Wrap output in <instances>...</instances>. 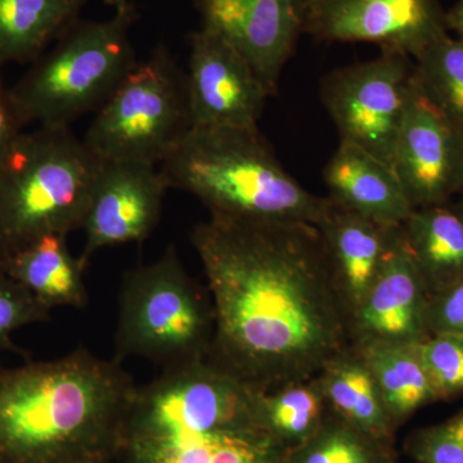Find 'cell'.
Here are the masks:
<instances>
[{
  "mask_svg": "<svg viewBox=\"0 0 463 463\" xmlns=\"http://www.w3.org/2000/svg\"><path fill=\"white\" fill-rule=\"evenodd\" d=\"M440 0H306L304 33L318 41L371 43L419 57L449 33Z\"/></svg>",
  "mask_w": 463,
  "mask_h": 463,
  "instance_id": "30bf717a",
  "label": "cell"
},
{
  "mask_svg": "<svg viewBox=\"0 0 463 463\" xmlns=\"http://www.w3.org/2000/svg\"><path fill=\"white\" fill-rule=\"evenodd\" d=\"M405 452L416 463H463V410L446 421L411 432Z\"/></svg>",
  "mask_w": 463,
  "mask_h": 463,
  "instance_id": "83f0119b",
  "label": "cell"
},
{
  "mask_svg": "<svg viewBox=\"0 0 463 463\" xmlns=\"http://www.w3.org/2000/svg\"><path fill=\"white\" fill-rule=\"evenodd\" d=\"M106 5H109L118 11V9L127 7L129 5L130 0H105Z\"/></svg>",
  "mask_w": 463,
  "mask_h": 463,
  "instance_id": "1f68e13d",
  "label": "cell"
},
{
  "mask_svg": "<svg viewBox=\"0 0 463 463\" xmlns=\"http://www.w3.org/2000/svg\"><path fill=\"white\" fill-rule=\"evenodd\" d=\"M24 128L25 125L18 115L11 90L3 83L2 70H0V157L18 134L24 132Z\"/></svg>",
  "mask_w": 463,
  "mask_h": 463,
  "instance_id": "f546056e",
  "label": "cell"
},
{
  "mask_svg": "<svg viewBox=\"0 0 463 463\" xmlns=\"http://www.w3.org/2000/svg\"><path fill=\"white\" fill-rule=\"evenodd\" d=\"M261 390L209 354L137 386L121 432V463H285L268 428Z\"/></svg>",
  "mask_w": 463,
  "mask_h": 463,
  "instance_id": "3957f363",
  "label": "cell"
},
{
  "mask_svg": "<svg viewBox=\"0 0 463 463\" xmlns=\"http://www.w3.org/2000/svg\"><path fill=\"white\" fill-rule=\"evenodd\" d=\"M392 463H397V461H395V462H392Z\"/></svg>",
  "mask_w": 463,
  "mask_h": 463,
  "instance_id": "836d02e7",
  "label": "cell"
},
{
  "mask_svg": "<svg viewBox=\"0 0 463 463\" xmlns=\"http://www.w3.org/2000/svg\"><path fill=\"white\" fill-rule=\"evenodd\" d=\"M367 364L394 425H402L423 405L437 402L419 344L354 347Z\"/></svg>",
  "mask_w": 463,
  "mask_h": 463,
  "instance_id": "7402d4cb",
  "label": "cell"
},
{
  "mask_svg": "<svg viewBox=\"0 0 463 463\" xmlns=\"http://www.w3.org/2000/svg\"><path fill=\"white\" fill-rule=\"evenodd\" d=\"M212 300L183 267L174 246L154 263L125 274L118 297L115 361L147 359L164 370L210 353Z\"/></svg>",
  "mask_w": 463,
  "mask_h": 463,
  "instance_id": "52a82bcc",
  "label": "cell"
},
{
  "mask_svg": "<svg viewBox=\"0 0 463 463\" xmlns=\"http://www.w3.org/2000/svg\"><path fill=\"white\" fill-rule=\"evenodd\" d=\"M190 43L185 79L192 127L258 128L270 93L255 70L205 27Z\"/></svg>",
  "mask_w": 463,
  "mask_h": 463,
  "instance_id": "7c38bea8",
  "label": "cell"
},
{
  "mask_svg": "<svg viewBox=\"0 0 463 463\" xmlns=\"http://www.w3.org/2000/svg\"><path fill=\"white\" fill-rule=\"evenodd\" d=\"M448 32L455 33V38L463 42V0H457L446 12Z\"/></svg>",
  "mask_w": 463,
  "mask_h": 463,
  "instance_id": "4dcf8cb0",
  "label": "cell"
},
{
  "mask_svg": "<svg viewBox=\"0 0 463 463\" xmlns=\"http://www.w3.org/2000/svg\"><path fill=\"white\" fill-rule=\"evenodd\" d=\"M419 350L438 401L463 392V336L432 335Z\"/></svg>",
  "mask_w": 463,
  "mask_h": 463,
  "instance_id": "484cf974",
  "label": "cell"
},
{
  "mask_svg": "<svg viewBox=\"0 0 463 463\" xmlns=\"http://www.w3.org/2000/svg\"><path fill=\"white\" fill-rule=\"evenodd\" d=\"M456 209L463 218V192L461 194V200H459L458 206H457Z\"/></svg>",
  "mask_w": 463,
  "mask_h": 463,
  "instance_id": "d6a6232c",
  "label": "cell"
},
{
  "mask_svg": "<svg viewBox=\"0 0 463 463\" xmlns=\"http://www.w3.org/2000/svg\"><path fill=\"white\" fill-rule=\"evenodd\" d=\"M191 128L187 79L161 44L96 112L83 141L100 161L158 166Z\"/></svg>",
  "mask_w": 463,
  "mask_h": 463,
  "instance_id": "ba28073f",
  "label": "cell"
},
{
  "mask_svg": "<svg viewBox=\"0 0 463 463\" xmlns=\"http://www.w3.org/2000/svg\"><path fill=\"white\" fill-rule=\"evenodd\" d=\"M136 389L120 362L84 347L0 364V463H112Z\"/></svg>",
  "mask_w": 463,
  "mask_h": 463,
  "instance_id": "7a4b0ae2",
  "label": "cell"
},
{
  "mask_svg": "<svg viewBox=\"0 0 463 463\" xmlns=\"http://www.w3.org/2000/svg\"><path fill=\"white\" fill-rule=\"evenodd\" d=\"M413 84L412 58L390 52L326 76L322 100L340 142L358 146L392 165Z\"/></svg>",
  "mask_w": 463,
  "mask_h": 463,
  "instance_id": "9c48e42d",
  "label": "cell"
},
{
  "mask_svg": "<svg viewBox=\"0 0 463 463\" xmlns=\"http://www.w3.org/2000/svg\"><path fill=\"white\" fill-rule=\"evenodd\" d=\"M317 379L332 412L374 438L394 443L397 426L390 419L373 373L354 347L332 359Z\"/></svg>",
  "mask_w": 463,
  "mask_h": 463,
  "instance_id": "44dd1931",
  "label": "cell"
},
{
  "mask_svg": "<svg viewBox=\"0 0 463 463\" xmlns=\"http://www.w3.org/2000/svg\"><path fill=\"white\" fill-rule=\"evenodd\" d=\"M87 0H0V70L33 63L80 20Z\"/></svg>",
  "mask_w": 463,
  "mask_h": 463,
  "instance_id": "ffe728a7",
  "label": "cell"
},
{
  "mask_svg": "<svg viewBox=\"0 0 463 463\" xmlns=\"http://www.w3.org/2000/svg\"><path fill=\"white\" fill-rule=\"evenodd\" d=\"M158 169L210 216L317 225L330 203L286 172L258 128L192 127Z\"/></svg>",
  "mask_w": 463,
  "mask_h": 463,
  "instance_id": "277c9868",
  "label": "cell"
},
{
  "mask_svg": "<svg viewBox=\"0 0 463 463\" xmlns=\"http://www.w3.org/2000/svg\"><path fill=\"white\" fill-rule=\"evenodd\" d=\"M402 232L429 297L463 281V218L457 209H414Z\"/></svg>",
  "mask_w": 463,
  "mask_h": 463,
  "instance_id": "d6986e66",
  "label": "cell"
},
{
  "mask_svg": "<svg viewBox=\"0 0 463 463\" xmlns=\"http://www.w3.org/2000/svg\"><path fill=\"white\" fill-rule=\"evenodd\" d=\"M429 335L463 336V281L439 292L429 300Z\"/></svg>",
  "mask_w": 463,
  "mask_h": 463,
  "instance_id": "f1b7e54d",
  "label": "cell"
},
{
  "mask_svg": "<svg viewBox=\"0 0 463 463\" xmlns=\"http://www.w3.org/2000/svg\"><path fill=\"white\" fill-rule=\"evenodd\" d=\"M50 319L51 310L43 307L20 283L0 272V353L25 354L12 343V335L26 326Z\"/></svg>",
  "mask_w": 463,
  "mask_h": 463,
  "instance_id": "4316f807",
  "label": "cell"
},
{
  "mask_svg": "<svg viewBox=\"0 0 463 463\" xmlns=\"http://www.w3.org/2000/svg\"><path fill=\"white\" fill-rule=\"evenodd\" d=\"M260 410L269 430L292 449L318 430L328 405L316 377L261 392Z\"/></svg>",
  "mask_w": 463,
  "mask_h": 463,
  "instance_id": "cb8c5ba5",
  "label": "cell"
},
{
  "mask_svg": "<svg viewBox=\"0 0 463 463\" xmlns=\"http://www.w3.org/2000/svg\"><path fill=\"white\" fill-rule=\"evenodd\" d=\"M413 61L423 96L463 130V42L447 33Z\"/></svg>",
  "mask_w": 463,
  "mask_h": 463,
  "instance_id": "d4e9b609",
  "label": "cell"
},
{
  "mask_svg": "<svg viewBox=\"0 0 463 463\" xmlns=\"http://www.w3.org/2000/svg\"><path fill=\"white\" fill-rule=\"evenodd\" d=\"M100 165L71 127L18 134L0 157V255L81 230Z\"/></svg>",
  "mask_w": 463,
  "mask_h": 463,
  "instance_id": "5b68a950",
  "label": "cell"
},
{
  "mask_svg": "<svg viewBox=\"0 0 463 463\" xmlns=\"http://www.w3.org/2000/svg\"><path fill=\"white\" fill-rule=\"evenodd\" d=\"M392 166L414 209L463 192V130L423 96L414 79Z\"/></svg>",
  "mask_w": 463,
  "mask_h": 463,
  "instance_id": "8fae6325",
  "label": "cell"
},
{
  "mask_svg": "<svg viewBox=\"0 0 463 463\" xmlns=\"http://www.w3.org/2000/svg\"><path fill=\"white\" fill-rule=\"evenodd\" d=\"M132 2L105 21L78 20L9 88L24 125L71 127L99 111L136 67Z\"/></svg>",
  "mask_w": 463,
  "mask_h": 463,
  "instance_id": "8992f818",
  "label": "cell"
},
{
  "mask_svg": "<svg viewBox=\"0 0 463 463\" xmlns=\"http://www.w3.org/2000/svg\"><path fill=\"white\" fill-rule=\"evenodd\" d=\"M192 245L209 285V356L261 390L316 379L349 349V313L318 228L210 216Z\"/></svg>",
  "mask_w": 463,
  "mask_h": 463,
  "instance_id": "6da1fadb",
  "label": "cell"
},
{
  "mask_svg": "<svg viewBox=\"0 0 463 463\" xmlns=\"http://www.w3.org/2000/svg\"><path fill=\"white\" fill-rule=\"evenodd\" d=\"M323 178L332 203L386 227H401L413 213L394 167L358 146L340 142Z\"/></svg>",
  "mask_w": 463,
  "mask_h": 463,
  "instance_id": "2e32d148",
  "label": "cell"
},
{
  "mask_svg": "<svg viewBox=\"0 0 463 463\" xmlns=\"http://www.w3.org/2000/svg\"><path fill=\"white\" fill-rule=\"evenodd\" d=\"M392 443L373 437L328 408L307 441L289 450L285 463H392Z\"/></svg>",
  "mask_w": 463,
  "mask_h": 463,
  "instance_id": "603a6c76",
  "label": "cell"
},
{
  "mask_svg": "<svg viewBox=\"0 0 463 463\" xmlns=\"http://www.w3.org/2000/svg\"><path fill=\"white\" fill-rule=\"evenodd\" d=\"M169 190L158 166L102 161L85 214V267L99 250L141 242L154 232Z\"/></svg>",
  "mask_w": 463,
  "mask_h": 463,
  "instance_id": "4fadbf2b",
  "label": "cell"
},
{
  "mask_svg": "<svg viewBox=\"0 0 463 463\" xmlns=\"http://www.w3.org/2000/svg\"><path fill=\"white\" fill-rule=\"evenodd\" d=\"M203 27L231 44L270 96L306 26V0H194Z\"/></svg>",
  "mask_w": 463,
  "mask_h": 463,
  "instance_id": "5bb4252c",
  "label": "cell"
},
{
  "mask_svg": "<svg viewBox=\"0 0 463 463\" xmlns=\"http://www.w3.org/2000/svg\"><path fill=\"white\" fill-rule=\"evenodd\" d=\"M429 300L425 282L399 227L376 281L350 316L353 347L422 343L430 336Z\"/></svg>",
  "mask_w": 463,
  "mask_h": 463,
  "instance_id": "9a60e30c",
  "label": "cell"
},
{
  "mask_svg": "<svg viewBox=\"0 0 463 463\" xmlns=\"http://www.w3.org/2000/svg\"><path fill=\"white\" fill-rule=\"evenodd\" d=\"M316 227L350 318L376 281L399 227H386L331 200Z\"/></svg>",
  "mask_w": 463,
  "mask_h": 463,
  "instance_id": "e0dca14e",
  "label": "cell"
},
{
  "mask_svg": "<svg viewBox=\"0 0 463 463\" xmlns=\"http://www.w3.org/2000/svg\"><path fill=\"white\" fill-rule=\"evenodd\" d=\"M85 268L70 251L65 234H47L0 255V272L20 283L48 310L87 306Z\"/></svg>",
  "mask_w": 463,
  "mask_h": 463,
  "instance_id": "ac0fdd59",
  "label": "cell"
}]
</instances>
